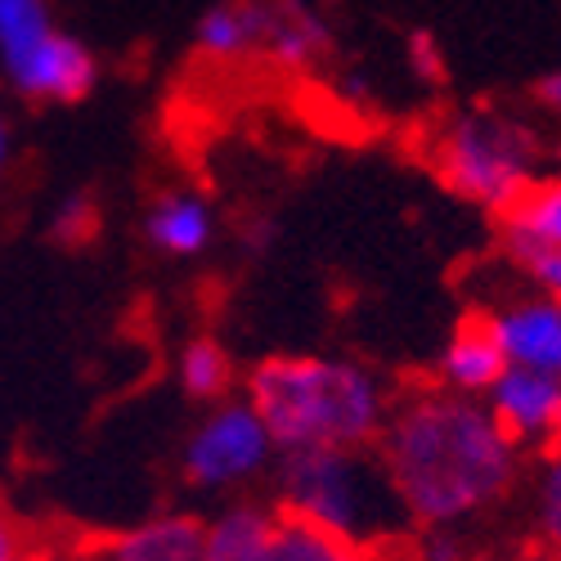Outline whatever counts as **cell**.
<instances>
[{
    "mask_svg": "<svg viewBox=\"0 0 561 561\" xmlns=\"http://www.w3.org/2000/svg\"><path fill=\"white\" fill-rule=\"evenodd\" d=\"M373 458L409 530L472 526L526 481V454L499 432L490 409L440 387L396 396Z\"/></svg>",
    "mask_w": 561,
    "mask_h": 561,
    "instance_id": "obj_1",
    "label": "cell"
},
{
    "mask_svg": "<svg viewBox=\"0 0 561 561\" xmlns=\"http://www.w3.org/2000/svg\"><path fill=\"white\" fill-rule=\"evenodd\" d=\"M243 400L284 449H373L391 417L396 391L382 373L351 355L284 351L243 373Z\"/></svg>",
    "mask_w": 561,
    "mask_h": 561,
    "instance_id": "obj_2",
    "label": "cell"
},
{
    "mask_svg": "<svg viewBox=\"0 0 561 561\" xmlns=\"http://www.w3.org/2000/svg\"><path fill=\"white\" fill-rule=\"evenodd\" d=\"M278 517L368 548L409 535L373 449H284L270 472Z\"/></svg>",
    "mask_w": 561,
    "mask_h": 561,
    "instance_id": "obj_3",
    "label": "cell"
},
{
    "mask_svg": "<svg viewBox=\"0 0 561 561\" xmlns=\"http://www.w3.org/2000/svg\"><path fill=\"white\" fill-rule=\"evenodd\" d=\"M423 158L458 203L499 220L543 175V135L507 108L467 104L432 126Z\"/></svg>",
    "mask_w": 561,
    "mask_h": 561,
    "instance_id": "obj_4",
    "label": "cell"
},
{
    "mask_svg": "<svg viewBox=\"0 0 561 561\" xmlns=\"http://www.w3.org/2000/svg\"><path fill=\"white\" fill-rule=\"evenodd\" d=\"M0 85L23 104H81L100 85V59L55 23L50 0H32L0 23Z\"/></svg>",
    "mask_w": 561,
    "mask_h": 561,
    "instance_id": "obj_5",
    "label": "cell"
},
{
    "mask_svg": "<svg viewBox=\"0 0 561 561\" xmlns=\"http://www.w3.org/2000/svg\"><path fill=\"white\" fill-rule=\"evenodd\" d=\"M278 462V445L261 413L239 396L207 404L180 445V477L194 494L243 499L261 481H270Z\"/></svg>",
    "mask_w": 561,
    "mask_h": 561,
    "instance_id": "obj_6",
    "label": "cell"
},
{
    "mask_svg": "<svg viewBox=\"0 0 561 561\" xmlns=\"http://www.w3.org/2000/svg\"><path fill=\"white\" fill-rule=\"evenodd\" d=\"M481 404L526 458L561 449V378L530 368H503V378L490 387Z\"/></svg>",
    "mask_w": 561,
    "mask_h": 561,
    "instance_id": "obj_7",
    "label": "cell"
},
{
    "mask_svg": "<svg viewBox=\"0 0 561 561\" xmlns=\"http://www.w3.org/2000/svg\"><path fill=\"white\" fill-rule=\"evenodd\" d=\"M477 310H485L507 368H530V373L561 378V306L557 301H548L535 288H522V293H503L494 306H477Z\"/></svg>",
    "mask_w": 561,
    "mask_h": 561,
    "instance_id": "obj_8",
    "label": "cell"
},
{
    "mask_svg": "<svg viewBox=\"0 0 561 561\" xmlns=\"http://www.w3.org/2000/svg\"><path fill=\"white\" fill-rule=\"evenodd\" d=\"M139 233L167 261H198L220 239V216L203 190L180 184V190H162L149 198L145 216H139Z\"/></svg>",
    "mask_w": 561,
    "mask_h": 561,
    "instance_id": "obj_9",
    "label": "cell"
},
{
    "mask_svg": "<svg viewBox=\"0 0 561 561\" xmlns=\"http://www.w3.org/2000/svg\"><path fill=\"white\" fill-rule=\"evenodd\" d=\"M503 351L494 342V329H490V319L485 310H467L458 323H454V333L445 337L440 355H436V378L432 387L449 391V396H462V400H485L490 387L503 378Z\"/></svg>",
    "mask_w": 561,
    "mask_h": 561,
    "instance_id": "obj_10",
    "label": "cell"
},
{
    "mask_svg": "<svg viewBox=\"0 0 561 561\" xmlns=\"http://www.w3.org/2000/svg\"><path fill=\"white\" fill-rule=\"evenodd\" d=\"M337 36L310 0H265L261 59L278 72H314L333 59Z\"/></svg>",
    "mask_w": 561,
    "mask_h": 561,
    "instance_id": "obj_11",
    "label": "cell"
},
{
    "mask_svg": "<svg viewBox=\"0 0 561 561\" xmlns=\"http://www.w3.org/2000/svg\"><path fill=\"white\" fill-rule=\"evenodd\" d=\"M278 526L284 517L270 499H225L211 517H203V561H274Z\"/></svg>",
    "mask_w": 561,
    "mask_h": 561,
    "instance_id": "obj_12",
    "label": "cell"
},
{
    "mask_svg": "<svg viewBox=\"0 0 561 561\" xmlns=\"http://www.w3.org/2000/svg\"><path fill=\"white\" fill-rule=\"evenodd\" d=\"M100 561H203V517L198 512H158L95 543Z\"/></svg>",
    "mask_w": 561,
    "mask_h": 561,
    "instance_id": "obj_13",
    "label": "cell"
},
{
    "mask_svg": "<svg viewBox=\"0 0 561 561\" xmlns=\"http://www.w3.org/2000/svg\"><path fill=\"white\" fill-rule=\"evenodd\" d=\"M265 41V0H216L194 23V50L207 64H248L261 59Z\"/></svg>",
    "mask_w": 561,
    "mask_h": 561,
    "instance_id": "obj_14",
    "label": "cell"
},
{
    "mask_svg": "<svg viewBox=\"0 0 561 561\" xmlns=\"http://www.w3.org/2000/svg\"><path fill=\"white\" fill-rule=\"evenodd\" d=\"M503 256L561 252V171H543L530 190L499 216Z\"/></svg>",
    "mask_w": 561,
    "mask_h": 561,
    "instance_id": "obj_15",
    "label": "cell"
},
{
    "mask_svg": "<svg viewBox=\"0 0 561 561\" xmlns=\"http://www.w3.org/2000/svg\"><path fill=\"white\" fill-rule=\"evenodd\" d=\"M171 378H175L180 396L194 400V404H220V400H229V396H239V387H243L239 359L229 355L225 342H216V337H207V333L190 337V342L175 351Z\"/></svg>",
    "mask_w": 561,
    "mask_h": 561,
    "instance_id": "obj_16",
    "label": "cell"
},
{
    "mask_svg": "<svg viewBox=\"0 0 561 561\" xmlns=\"http://www.w3.org/2000/svg\"><path fill=\"white\" fill-rule=\"evenodd\" d=\"M526 517L543 552L561 557V449H548L526 472Z\"/></svg>",
    "mask_w": 561,
    "mask_h": 561,
    "instance_id": "obj_17",
    "label": "cell"
},
{
    "mask_svg": "<svg viewBox=\"0 0 561 561\" xmlns=\"http://www.w3.org/2000/svg\"><path fill=\"white\" fill-rule=\"evenodd\" d=\"M274 561H391V557L382 548H368V543H355V539H342V535L284 517L278 539H274Z\"/></svg>",
    "mask_w": 561,
    "mask_h": 561,
    "instance_id": "obj_18",
    "label": "cell"
},
{
    "mask_svg": "<svg viewBox=\"0 0 561 561\" xmlns=\"http://www.w3.org/2000/svg\"><path fill=\"white\" fill-rule=\"evenodd\" d=\"M50 239L59 248H85L100 239V203L90 194H68L50 211Z\"/></svg>",
    "mask_w": 561,
    "mask_h": 561,
    "instance_id": "obj_19",
    "label": "cell"
},
{
    "mask_svg": "<svg viewBox=\"0 0 561 561\" xmlns=\"http://www.w3.org/2000/svg\"><path fill=\"white\" fill-rule=\"evenodd\" d=\"M409 561H472V526H427V530H413Z\"/></svg>",
    "mask_w": 561,
    "mask_h": 561,
    "instance_id": "obj_20",
    "label": "cell"
},
{
    "mask_svg": "<svg viewBox=\"0 0 561 561\" xmlns=\"http://www.w3.org/2000/svg\"><path fill=\"white\" fill-rule=\"evenodd\" d=\"M404 64H409V72L423 81V85H445V81H449V59H445L440 41H436L432 32H409V41H404Z\"/></svg>",
    "mask_w": 561,
    "mask_h": 561,
    "instance_id": "obj_21",
    "label": "cell"
},
{
    "mask_svg": "<svg viewBox=\"0 0 561 561\" xmlns=\"http://www.w3.org/2000/svg\"><path fill=\"white\" fill-rule=\"evenodd\" d=\"M503 261L526 278V288H535L561 306V252H522V256H503Z\"/></svg>",
    "mask_w": 561,
    "mask_h": 561,
    "instance_id": "obj_22",
    "label": "cell"
},
{
    "mask_svg": "<svg viewBox=\"0 0 561 561\" xmlns=\"http://www.w3.org/2000/svg\"><path fill=\"white\" fill-rule=\"evenodd\" d=\"M36 548H41V539L27 526V517H19V512L0 499V561H32Z\"/></svg>",
    "mask_w": 561,
    "mask_h": 561,
    "instance_id": "obj_23",
    "label": "cell"
},
{
    "mask_svg": "<svg viewBox=\"0 0 561 561\" xmlns=\"http://www.w3.org/2000/svg\"><path fill=\"white\" fill-rule=\"evenodd\" d=\"M530 100H535V108H539L543 117H557V122H561V68H557V72H543V77L535 81Z\"/></svg>",
    "mask_w": 561,
    "mask_h": 561,
    "instance_id": "obj_24",
    "label": "cell"
},
{
    "mask_svg": "<svg viewBox=\"0 0 561 561\" xmlns=\"http://www.w3.org/2000/svg\"><path fill=\"white\" fill-rule=\"evenodd\" d=\"M32 561H100L95 543H41Z\"/></svg>",
    "mask_w": 561,
    "mask_h": 561,
    "instance_id": "obj_25",
    "label": "cell"
},
{
    "mask_svg": "<svg viewBox=\"0 0 561 561\" xmlns=\"http://www.w3.org/2000/svg\"><path fill=\"white\" fill-rule=\"evenodd\" d=\"M10 162H14V126H10L5 108H0V180H5Z\"/></svg>",
    "mask_w": 561,
    "mask_h": 561,
    "instance_id": "obj_26",
    "label": "cell"
},
{
    "mask_svg": "<svg viewBox=\"0 0 561 561\" xmlns=\"http://www.w3.org/2000/svg\"><path fill=\"white\" fill-rule=\"evenodd\" d=\"M23 5H32V0H0V23H5L10 14H19Z\"/></svg>",
    "mask_w": 561,
    "mask_h": 561,
    "instance_id": "obj_27",
    "label": "cell"
},
{
    "mask_svg": "<svg viewBox=\"0 0 561 561\" xmlns=\"http://www.w3.org/2000/svg\"><path fill=\"white\" fill-rule=\"evenodd\" d=\"M391 561H396V557H391Z\"/></svg>",
    "mask_w": 561,
    "mask_h": 561,
    "instance_id": "obj_28",
    "label": "cell"
}]
</instances>
